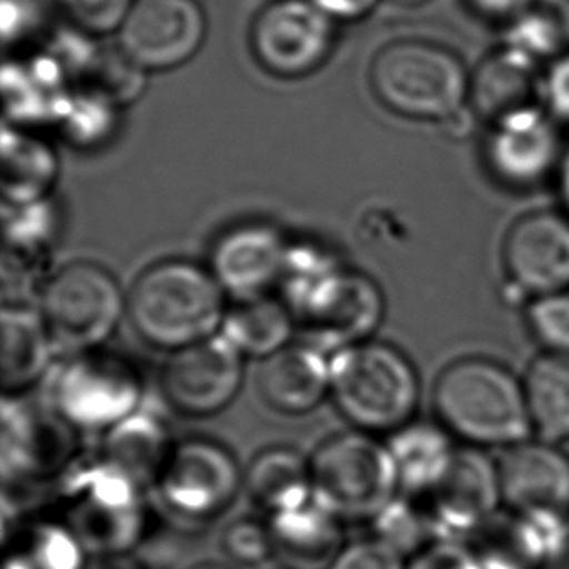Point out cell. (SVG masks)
<instances>
[{
	"label": "cell",
	"mask_w": 569,
	"mask_h": 569,
	"mask_svg": "<svg viewBox=\"0 0 569 569\" xmlns=\"http://www.w3.org/2000/svg\"><path fill=\"white\" fill-rule=\"evenodd\" d=\"M62 22L92 38L117 33L131 10L132 0H46Z\"/></svg>",
	"instance_id": "obj_35"
},
{
	"label": "cell",
	"mask_w": 569,
	"mask_h": 569,
	"mask_svg": "<svg viewBox=\"0 0 569 569\" xmlns=\"http://www.w3.org/2000/svg\"><path fill=\"white\" fill-rule=\"evenodd\" d=\"M337 26L311 0H270L254 14L249 47L262 70L296 80L329 61L337 46Z\"/></svg>",
	"instance_id": "obj_10"
},
{
	"label": "cell",
	"mask_w": 569,
	"mask_h": 569,
	"mask_svg": "<svg viewBox=\"0 0 569 569\" xmlns=\"http://www.w3.org/2000/svg\"><path fill=\"white\" fill-rule=\"evenodd\" d=\"M226 313V292L210 269L181 259L148 267L127 296V316L140 339L171 352L216 337Z\"/></svg>",
	"instance_id": "obj_2"
},
{
	"label": "cell",
	"mask_w": 569,
	"mask_h": 569,
	"mask_svg": "<svg viewBox=\"0 0 569 569\" xmlns=\"http://www.w3.org/2000/svg\"><path fill=\"white\" fill-rule=\"evenodd\" d=\"M540 96L548 116L558 124H569V51L547 62L540 80Z\"/></svg>",
	"instance_id": "obj_38"
},
{
	"label": "cell",
	"mask_w": 569,
	"mask_h": 569,
	"mask_svg": "<svg viewBox=\"0 0 569 569\" xmlns=\"http://www.w3.org/2000/svg\"><path fill=\"white\" fill-rule=\"evenodd\" d=\"M321 12L335 22H358L370 16L381 0H311Z\"/></svg>",
	"instance_id": "obj_40"
},
{
	"label": "cell",
	"mask_w": 569,
	"mask_h": 569,
	"mask_svg": "<svg viewBox=\"0 0 569 569\" xmlns=\"http://www.w3.org/2000/svg\"><path fill=\"white\" fill-rule=\"evenodd\" d=\"M41 0H2V38L4 46H18L41 26Z\"/></svg>",
	"instance_id": "obj_39"
},
{
	"label": "cell",
	"mask_w": 569,
	"mask_h": 569,
	"mask_svg": "<svg viewBox=\"0 0 569 569\" xmlns=\"http://www.w3.org/2000/svg\"><path fill=\"white\" fill-rule=\"evenodd\" d=\"M77 453L74 426L57 408L26 407L4 400L2 407V475L4 485H39L72 467Z\"/></svg>",
	"instance_id": "obj_15"
},
{
	"label": "cell",
	"mask_w": 569,
	"mask_h": 569,
	"mask_svg": "<svg viewBox=\"0 0 569 569\" xmlns=\"http://www.w3.org/2000/svg\"><path fill=\"white\" fill-rule=\"evenodd\" d=\"M187 569H238L233 568L231 563L223 562H212V560H207V562H197L189 566Z\"/></svg>",
	"instance_id": "obj_44"
},
{
	"label": "cell",
	"mask_w": 569,
	"mask_h": 569,
	"mask_svg": "<svg viewBox=\"0 0 569 569\" xmlns=\"http://www.w3.org/2000/svg\"><path fill=\"white\" fill-rule=\"evenodd\" d=\"M292 246L274 226L239 223L223 231L210 251V272L233 301L272 296L284 280Z\"/></svg>",
	"instance_id": "obj_17"
},
{
	"label": "cell",
	"mask_w": 569,
	"mask_h": 569,
	"mask_svg": "<svg viewBox=\"0 0 569 569\" xmlns=\"http://www.w3.org/2000/svg\"><path fill=\"white\" fill-rule=\"evenodd\" d=\"M525 2L527 0H465L472 14L501 28L523 8Z\"/></svg>",
	"instance_id": "obj_41"
},
{
	"label": "cell",
	"mask_w": 569,
	"mask_h": 569,
	"mask_svg": "<svg viewBox=\"0 0 569 569\" xmlns=\"http://www.w3.org/2000/svg\"><path fill=\"white\" fill-rule=\"evenodd\" d=\"M540 62L516 47L501 43L470 74L469 109L486 124L539 106Z\"/></svg>",
	"instance_id": "obj_20"
},
{
	"label": "cell",
	"mask_w": 569,
	"mask_h": 569,
	"mask_svg": "<svg viewBox=\"0 0 569 569\" xmlns=\"http://www.w3.org/2000/svg\"><path fill=\"white\" fill-rule=\"evenodd\" d=\"M39 313L54 348L82 355L98 350L116 332L127 298L109 270L96 262H70L47 278Z\"/></svg>",
	"instance_id": "obj_8"
},
{
	"label": "cell",
	"mask_w": 569,
	"mask_h": 569,
	"mask_svg": "<svg viewBox=\"0 0 569 569\" xmlns=\"http://www.w3.org/2000/svg\"><path fill=\"white\" fill-rule=\"evenodd\" d=\"M259 392L272 410L308 415L331 395V362L309 345H290L262 363Z\"/></svg>",
	"instance_id": "obj_21"
},
{
	"label": "cell",
	"mask_w": 569,
	"mask_h": 569,
	"mask_svg": "<svg viewBox=\"0 0 569 569\" xmlns=\"http://www.w3.org/2000/svg\"><path fill=\"white\" fill-rule=\"evenodd\" d=\"M220 550L233 568H259L274 560V547L267 517L239 516L220 535Z\"/></svg>",
	"instance_id": "obj_33"
},
{
	"label": "cell",
	"mask_w": 569,
	"mask_h": 569,
	"mask_svg": "<svg viewBox=\"0 0 569 569\" xmlns=\"http://www.w3.org/2000/svg\"><path fill=\"white\" fill-rule=\"evenodd\" d=\"M207 31L199 0H132L117 46L144 72H166L191 61Z\"/></svg>",
	"instance_id": "obj_12"
},
{
	"label": "cell",
	"mask_w": 569,
	"mask_h": 569,
	"mask_svg": "<svg viewBox=\"0 0 569 569\" xmlns=\"http://www.w3.org/2000/svg\"><path fill=\"white\" fill-rule=\"evenodd\" d=\"M501 501L519 513H569V457L555 441L527 439L509 447L500 465Z\"/></svg>",
	"instance_id": "obj_19"
},
{
	"label": "cell",
	"mask_w": 569,
	"mask_h": 569,
	"mask_svg": "<svg viewBox=\"0 0 569 569\" xmlns=\"http://www.w3.org/2000/svg\"><path fill=\"white\" fill-rule=\"evenodd\" d=\"M2 545L4 569H88L92 560L57 513L16 517Z\"/></svg>",
	"instance_id": "obj_24"
},
{
	"label": "cell",
	"mask_w": 569,
	"mask_h": 569,
	"mask_svg": "<svg viewBox=\"0 0 569 569\" xmlns=\"http://www.w3.org/2000/svg\"><path fill=\"white\" fill-rule=\"evenodd\" d=\"M407 569H485L477 550L457 540H436L408 560Z\"/></svg>",
	"instance_id": "obj_37"
},
{
	"label": "cell",
	"mask_w": 569,
	"mask_h": 569,
	"mask_svg": "<svg viewBox=\"0 0 569 569\" xmlns=\"http://www.w3.org/2000/svg\"><path fill=\"white\" fill-rule=\"evenodd\" d=\"M298 325L286 301L274 296L233 301L223 319L222 335L249 358L267 360L290 347Z\"/></svg>",
	"instance_id": "obj_29"
},
{
	"label": "cell",
	"mask_w": 569,
	"mask_h": 569,
	"mask_svg": "<svg viewBox=\"0 0 569 569\" xmlns=\"http://www.w3.org/2000/svg\"><path fill=\"white\" fill-rule=\"evenodd\" d=\"M399 472L400 493L423 498L447 477L459 449L441 423L410 422L387 441Z\"/></svg>",
	"instance_id": "obj_27"
},
{
	"label": "cell",
	"mask_w": 569,
	"mask_h": 569,
	"mask_svg": "<svg viewBox=\"0 0 569 569\" xmlns=\"http://www.w3.org/2000/svg\"><path fill=\"white\" fill-rule=\"evenodd\" d=\"M243 492L262 517L278 516L313 500L309 457L274 446L254 455L243 477Z\"/></svg>",
	"instance_id": "obj_26"
},
{
	"label": "cell",
	"mask_w": 569,
	"mask_h": 569,
	"mask_svg": "<svg viewBox=\"0 0 569 569\" xmlns=\"http://www.w3.org/2000/svg\"><path fill=\"white\" fill-rule=\"evenodd\" d=\"M525 319L547 355L569 356V290L532 298Z\"/></svg>",
	"instance_id": "obj_34"
},
{
	"label": "cell",
	"mask_w": 569,
	"mask_h": 569,
	"mask_svg": "<svg viewBox=\"0 0 569 569\" xmlns=\"http://www.w3.org/2000/svg\"><path fill=\"white\" fill-rule=\"evenodd\" d=\"M267 519L274 560L284 569H329L347 547V523L316 500Z\"/></svg>",
	"instance_id": "obj_22"
},
{
	"label": "cell",
	"mask_w": 569,
	"mask_h": 569,
	"mask_svg": "<svg viewBox=\"0 0 569 569\" xmlns=\"http://www.w3.org/2000/svg\"><path fill=\"white\" fill-rule=\"evenodd\" d=\"M433 410L453 438L472 447H513L532 431L523 381L488 358L449 363L433 387Z\"/></svg>",
	"instance_id": "obj_3"
},
{
	"label": "cell",
	"mask_w": 569,
	"mask_h": 569,
	"mask_svg": "<svg viewBox=\"0 0 569 569\" xmlns=\"http://www.w3.org/2000/svg\"><path fill=\"white\" fill-rule=\"evenodd\" d=\"M525 392L532 428L548 441H569V356L545 355L531 363Z\"/></svg>",
	"instance_id": "obj_30"
},
{
	"label": "cell",
	"mask_w": 569,
	"mask_h": 569,
	"mask_svg": "<svg viewBox=\"0 0 569 569\" xmlns=\"http://www.w3.org/2000/svg\"><path fill=\"white\" fill-rule=\"evenodd\" d=\"M439 540H457L477 531L501 501L500 472L477 449H459L453 467L428 496L420 498Z\"/></svg>",
	"instance_id": "obj_18"
},
{
	"label": "cell",
	"mask_w": 569,
	"mask_h": 569,
	"mask_svg": "<svg viewBox=\"0 0 569 569\" xmlns=\"http://www.w3.org/2000/svg\"><path fill=\"white\" fill-rule=\"evenodd\" d=\"M309 467L313 500L345 523H373L399 498L391 449L366 431L325 439L309 457Z\"/></svg>",
	"instance_id": "obj_7"
},
{
	"label": "cell",
	"mask_w": 569,
	"mask_h": 569,
	"mask_svg": "<svg viewBox=\"0 0 569 569\" xmlns=\"http://www.w3.org/2000/svg\"><path fill=\"white\" fill-rule=\"evenodd\" d=\"M509 284L519 296L540 298L569 290V214L540 210L519 218L501 251Z\"/></svg>",
	"instance_id": "obj_16"
},
{
	"label": "cell",
	"mask_w": 569,
	"mask_h": 569,
	"mask_svg": "<svg viewBox=\"0 0 569 569\" xmlns=\"http://www.w3.org/2000/svg\"><path fill=\"white\" fill-rule=\"evenodd\" d=\"M246 356L218 332L212 339L181 348L162 370V392L179 415L214 416L230 407L243 385Z\"/></svg>",
	"instance_id": "obj_14"
},
{
	"label": "cell",
	"mask_w": 569,
	"mask_h": 569,
	"mask_svg": "<svg viewBox=\"0 0 569 569\" xmlns=\"http://www.w3.org/2000/svg\"><path fill=\"white\" fill-rule=\"evenodd\" d=\"M558 187H560V197H562L563 207L569 214V144L563 152L562 163L558 170Z\"/></svg>",
	"instance_id": "obj_43"
},
{
	"label": "cell",
	"mask_w": 569,
	"mask_h": 569,
	"mask_svg": "<svg viewBox=\"0 0 569 569\" xmlns=\"http://www.w3.org/2000/svg\"><path fill=\"white\" fill-rule=\"evenodd\" d=\"M147 74L121 51V47H100L77 90L93 93L111 106H123L139 98L147 86Z\"/></svg>",
	"instance_id": "obj_32"
},
{
	"label": "cell",
	"mask_w": 569,
	"mask_h": 569,
	"mask_svg": "<svg viewBox=\"0 0 569 569\" xmlns=\"http://www.w3.org/2000/svg\"><path fill=\"white\" fill-rule=\"evenodd\" d=\"M503 43L532 59L555 61L569 51V0H527L503 26Z\"/></svg>",
	"instance_id": "obj_31"
},
{
	"label": "cell",
	"mask_w": 569,
	"mask_h": 569,
	"mask_svg": "<svg viewBox=\"0 0 569 569\" xmlns=\"http://www.w3.org/2000/svg\"><path fill=\"white\" fill-rule=\"evenodd\" d=\"M395 4H400V7H420L423 2H428V0H391Z\"/></svg>",
	"instance_id": "obj_45"
},
{
	"label": "cell",
	"mask_w": 569,
	"mask_h": 569,
	"mask_svg": "<svg viewBox=\"0 0 569 569\" xmlns=\"http://www.w3.org/2000/svg\"><path fill=\"white\" fill-rule=\"evenodd\" d=\"M482 158L488 173L509 191H532L558 176L566 147L560 124L540 106L488 124Z\"/></svg>",
	"instance_id": "obj_13"
},
{
	"label": "cell",
	"mask_w": 569,
	"mask_h": 569,
	"mask_svg": "<svg viewBox=\"0 0 569 569\" xmlns=\"http://www.w3.org/2000/svg\"><path fill=\"white\" fill-rule=\"evenodd\" d=\"M173 447L176 441L162 420L134 412L106 431L100 461L148 492L162 475Z\"/></svg>",
	"instance_id": "obj_23"
},
{
	"label": "cell",
	"mask_w": 569,
	"mask_h": 569,
	"mask_svg": "<svg viewBox=\"0 0 569 569\" xmlns=\"http://www.w3.org/2000/svg\"><path fill=\"white\" fill-rule=\"evenodd\" d=\"M370 86L385 108L415 121L447 123L469 108L470 74L453 49L400 38L373 54Z\"/></svg>",
	"instance_id": "obj_4"
},
{
	"label": "cell",
	"mask_w": 569,
	"mask_h": 569,
	"mask_svg": "<svg viewBox=\"0 0 569 569\" xmlns=\"http://www.w3.org/2000/svg\"><path fill=\"white\" fill-rule=\"evenodd\" d=\"M88 569H150L134 555L100 556L92 558Z\"/></svg>",
	"instance_id": "obj_42"
},
{
	"label": "cell",
	"mask_w": 569,
	"mask_h": 569,
	"mask_svg": "<svg viewBox=\"0 0 569 569\" xmlns=\"http://www.w3.org/2000/svg\"><path fill=\"white\" fill-rule=\"evenodd\" d=\"M280 290L301 337L321 352L366 342L383 321L378 282L313 247L292 246Z\"/></svg>",
	"instance_id": "obj_1"
},
{
	"label": "cell",
	"mask_w": 569,
	"mask_h": 569,
	"mask_svg": "<svg viewBox=\"0 0 569 569\" xmlns=\"http://www.w3.org/2000/svg\"><path fill=\"white\" fill-rule=\"evenodd\" d=\"M59 158L46 140L7 124L2 131V197L4 207L43 202L59 178Z\"/></svg>",
	"instance_id": "obj_28"
},
{
	"label": "cell",
	"mask_w": 569,
	"mask_h": 569,
	"mask_svg": "<svg viewBox=\"0 0 569 569\" xmlns=\"http://www.w3.org/2000/svg\"><path fill=\"white\" fill-rule=\"evenodd\" d=\"M0 327L2 391L4 397H18L46 376L53 360L54 342L41 313L28 306H4Z\"/></svg>",
	"instance_id": "obj_25"
},
{
	"label": "cell",
	"mask_w": 569,
	"mask_h": 569,
	"mask_svg": "<svg viewBox=\"0 0 569 569\" xmlns=\"http://www.w3.org/2000/svg\"><path fill=\"white\" fill-rule=\"evenodd\" d=\"M53 399L57 412L74 428L108 431L139 412L142 381L132 363L98 348L64 363Z\"/></svg>",
	"instance_id": "obj_11"
},
{
	"label": "cell",
	"mask_w": 569,
	"mask_h": 569,
	"mask_svg": "<svg viewBox=\"0 0 569 569\" xmlns=\"http://www.w3.org/2000/svg\"><path fill=\"white\" fill-rule=\"evenodd\" d=\"M408 558L376 535L348 540L329 569H407Z\"/></svg>",
	"instance_id": "obj_36"
},
{
	"label": "cell",
	"mask_w": 569,
	"mask_h": 569,
	"mask_svg": "<svg viewBox=\"0 0 569 569\" xmlns=\"http://www.w3.org/2000/svg\"><path fill=\"white\" fill-rule=\"evenodd\" d=\"M420 378L400 350L383 342L342 348L331 360V399L366 433H395L412 422Z\"/></svg>",
	"instance_id": "obj_5"
},
{
	"label": "cell",
	"mask_w": 569,
	"mask_h": 569,
	"mask_svg": "<svg viewBox=\"0 0 569 569\" xmlns=\"http://www.w3.org/2000/svg\"><path fill=\"white\" fill-rule=\"evenodd\" d=\"M246 470L214 439L178 441L152 492L170 516L187 523H210L226 516L243 492Z\"/></svg>",
	"instance_id": "obj_9"
},
{
	"label": "cell",
	"mask_w": 569,
	"mask_h": 569,
	"mask_svg": "<svg viewBox=\"0 0 569 569\" xmlns=\"http://www.w3.org/2000/svg\"><path fill=\"white\" fill-rule=\"evenodd\" d=\"M90 558L134 555L150 531L147 490L100 459L62 478L54 511Z\"/></svg>",
	"instance_id": "obj_6"
}]
</instances>
